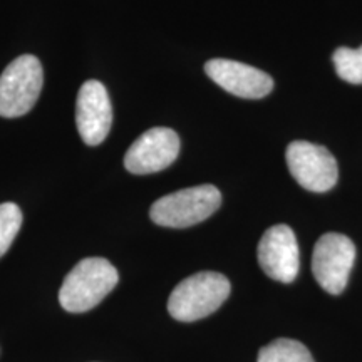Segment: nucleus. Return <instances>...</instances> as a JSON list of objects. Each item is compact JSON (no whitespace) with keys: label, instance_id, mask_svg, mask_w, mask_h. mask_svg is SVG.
<instances>
[{"label":"nucleus","instance_id":"12","mask_svg":"<svg viewBox=\"0 0 362 362\" xmlns=\"http://www.w3.org/2000/svg\"><path fill=\"white\" fill-rule=\"evenodd\" d=\"M332 59L339 78L351 84H362V45L359 49L339 47Z\"/></svg>","mask_w":362,"mask_h":362},{"label":"nucleus","instance_id":"6","mask_svg":"<svg viewBox=\"0 0 362 362\" xmlns=\"http://www.w3.org/2000/svg\"><path fill=\"white\" fill-rule=\"evenodd\" d=\"M285 156L288 170L302 188L325 193L336 187L337 161L325 146L309 141H293L288 144Z\"/></svg>","mask_w":362,"mask_h":362},{"label":"nucleus","instance_id":"4","mask_svg":"<svg viewBox=\"0 0 362 362\" xmlns=\"http://www.w3.org/2000/svg\"><path fill=\"white\" fill-rule=\"evenodd\" d=\"M44 84L42 64L35 56L13 59L0 76V116H25L37 103Z\"/></svg>","mask_w":362,"mask_h":362},{"label":"nucleus","instance_id":"1","mask_svg":"<svg viewBox=\"0 0 362 362\" xmlns=\"http://www.w3.org/2000/svg\"><path fill=\"white\" fill-rule=\"evenodd\" d=\"M119 275L111 262L99 257L81 260L66 275L59 291L62 309L81 314L94 309L117 285Z\"/></svg>","mask_w":362,"mask_h":362},{"label":"nucleus","instance_id":"11","mask_svg":"<svg viewBox=\"0 0 362 362\" xmlns=\"http://www.w3.org/2000/svg\"><path fill=\"white\" fill-rule=\"evenodd\" d=\"M259 362H315L309 349L293 339H277L262 347Z\"/></svg>","mask_w":362,"mask_h":362},{"label":"nucleus","instance_id":"5","mask_svg":"<svg viewBox=\"0 0 362 362\" xmlns=\"http://www.w3.org/2000/svg\"><path fill=\"white\" fill-rule=\"evenodd\" d=\"M356 262V245L341 233H325L315 243L312 272L325 292L339 296L346 288Z\"/></svg>","mask_w":362,"mask_h":362},{"label":"nucleus","instance_id":"9","mask_svg":"<svg viewBox=\"0 0 362 362\" xmlns=\"http://www.w3.org/2000/svg\"><path fill=\"white\" fill-rule=\"evenodd\" d=\"M259 264L270 279L291 284L298 274V245L293 230L288 225H274L264 233L259 250Z\"/></svg>","mask_w":362,"mask_h":362},{"label":"nucleus","instance_id":"7","mask_svg":"<svg viewBox=\"0 0 362 362\" xmlns=\"http://www.w3.org/2000/svg\"><path fill=\"white\" fill-rule=\"evenodd\" d=\"M180 153V138L170 128H151L131 144L124 168L133 175L158 173L173 165Z\"/></svg>","mask_w":362,"mask_h":362},{"label":"nucleus","instance_id":"3","mask_svg":"<svg viewBox=\"0 0 362 362\" xmlns=\"http://www.w3.org/2000/svg\"><path fill=\"white\" fill-rule=\"evenodd\" d=\"M220 205V189L214 185H200L160 198L153 203L149 218L166 228H188L210 218Z\"/></svg>","mask_w":362,"mask_h":362},{"label":"nucleus","instance_id":"8","mask_svg":"<svg viewBox=\"0 0 362 362\" xmlns=\"http://www.w3.org/2000/svg\"><path fill=\"white\" fill-rule=\"evenodd\" d=\"M76 124L79 136L88 146H98L110 134L112 124V106L110 94L96 79L81 86L76 104Z\"/></svg>","mask_w":362,"mask_h":362},{"label":"nucleus","instance_id":"10","mask_svg":"<svg viewBox=\"0 0 362 362\" xmlns=\"http://www.w3.org/2000/svg\"><path fill=\"white\" fill-rule=\"evenodd\" d=\"M205 72L226 93L243 99H262L274 89V79L267 72L230 59H211Z\"/></svg>","mask_w":362,"mask_h":362},{"label":"nucleus","instance_id":"13","mask_svg":"<svg viewBox=\"0 0 362 362\" xmlns=\"http://www.w3.org/2000/svg\"><path fill=\"white\" fill-rule=\"evenodd\" d=\"M22 226V211L16 203L0 205V259L6 255Z\"/></svg>","mask_w":362,"mask_h":362},{"label":"nucleus","instance_id":"2","mask_svg":"<svg viewBox=\"0 0 362 362\" xmlns=\"http://www.w3.org/2000/svg\"><path fill=\"white\" fill-rule=\"evenodd\" d=\"M230 282L216 272H200L181 280L171 292L168 312L180 322H194L205 319L230 296Z\"/></svg>","mask_w":362,"mask_h":362}]
</instances>
